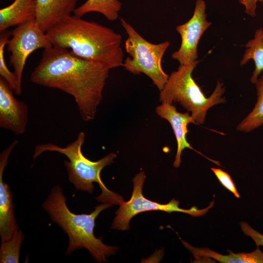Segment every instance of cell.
Listing matches in <instances>:
<instances>
[{"instance_id": "cell-1", "label": "cell", "mask_w": 263, "mask_h": 263, "mask_svg": "<svg viewBox=\"0 0 263 263\" xmlns=\"http://www.w3.org/2000/svg\"><path fill=\"white\" fill-rule=\"evenodd\" d=\"M109 71L102 64L80 57L68 49L52 46L44 49L30 79L36 84L72 95L82 119L88 121L95 116Z\"/></svg>"}, {"instance_id": "cell-2", "label": "cell", "mask_w": 263, "mask_h": 263, "mask_svg": "<svg viewBox=\"0 0 263 263\" xmlns=\"http://www.w3.org/2000/svg\"><path fill=\"white\" fill-rule=\"evenodd\" d=\"M46 34L54 47L71 49L75 55L110 70L123 66L122 36L97 22L70 16Z\"/></svg>"}, {"instance_id": "cell-3", "label": "cell", "mask_w": 263, "mask_h": 263, "mask_svg": "<svg viewBox=\"0 0 263 263\" xmlns=\"http://www.w3.org/2000/svg\"><path fill=\"white\" fill-rule=\"evenodd\" d=\"M67 198L58 186L53 188L43 204V207L49 214L51 220L61 227L68 235L69 244L67 255L84 248L98 262H106V257L114 254L118 248L102 243V238H97L94 233L95 220L103 210L111 207L112 204L105 203L97 205L90 214H75L71 212L66 205Z\"/></svg>"}, {"instance_id": "cell-4", "label": "cell", "mask_w": 263, "mask_h": 263, "mask_svg": "<svg viewBox=\"0 0 263 263\" xmlns=\"http://www.w3.org/2000/svg\"><path fill=\"white\" fill-rule=\"evenodd\" d=\"M85 134L79 132L76 139L65 147L53 143L39 144L35 147L33 158L46 151H56L65 155L69 161H64L67 170L68 179L76 190L92 193L94 183L98 184L102 190L101 195L96 198L102 203L120 205L124 201L123 197L109 190L101 180L100 173L102 169L113 162L116 154L111 152L97 161H92L82 153L81 148L84 143Z\"/></svg>"}, {"instance_id": "cell-5", "label": "cell", "mask_w": 263, "mask_h": 263, "mask_svg": "<svg viewBox=\"0 0 263 263\" xmlns=\"http://www.w3.org/2000/svg\"><path fill=\"white\" fill-rule=\"evenodd\" d=\"M198 60L181 65L172 72L160 91L159 100L161 103L172 104L178 102L194 119L196 124H203L208 110L212 106L224 103L223 97L225 88L223 83L217 81L211 94L206 97L192 77V72L199 63Z\"/></svg>"}, {"instance_id": "cell-6", "label": "cell", "mask_w": 263, "mask_h": 263, "mask_svg": "<svg viewBox=\"0 0 263 263\" xmlns=\"http://www.w3.org/2000/svg\"><path fill=\"white\" fill-rule=\"evenodd\" d=\"M120 21L128 36L125 48L130 56L124 61L122 66L132 74H145L160 91L169 76L163 69L162 60L170 42H150L123 18H120Z\"/></svg>"}, {"instance_id": "cell-7", "label": "cell", "mask_w": 263, "mask_h": 263, "mask_svg": "<svg viewBox=\"0 0 263 263\" xmlns=\"http://www.w3.org/2000/svg\"><path fill=\"white\" fill-rule=\"evenodd\" d=\"M146 175L141 171L137 174L132 180L133 189L131 199L128 202L123 201L116 211V216L112 225V228L119 230L129 229V223L132 218L142 212L160 210L169 213L180 212L186 213L193 216L205 215L214 205V200L209 206L203 209H198L196 207L186 209L179 207V201L172 199L169 203L162 204L153 202L145 198L142 193V189Z\"/></svg>"}, {"instance_id": "cell-8", "label": "cell", "mask_w": 263, "mask_h": 263, "mask_svg": "<svg viewBox=\"0 0 263 263\" xmlns=\"http://www.w3.org/2000/svg\"><path fill=\"white\" fill-rule=\"evenodd\" d=\"M6 45L11 52L10 63L14 68L17 87L15 93L21 92L22 74L27 58L34 51L51 47L52 44L46 33L42 31L36 22L30 21L17 26L12 33Z\"/></svg>"}, {"instance_id": "cell-9", "label": "cell", "mask_w": 263, "mask_h": 263, "mask_svg": "<svg viewBox=\"0 0 263 263\" xmlns=\"http://www.w3.org/2000/svg\"><path fill=\"white\" fill-rule=\"evenodd\" d=\"M206 10L205 1L197 0L190 19L176 28L181 36V43L179 49L172 53L171 57L178 61L180 65L197 60V47L200 39L211 25V22L207 20Z\"/></svg>"}, {"instance_id": "cell-10", "label": "cell", "mask_w": 263, "mask_h": 263, "mask_svg": "<svg viewBox=\"0 0 263 263\" xmlns=\"http://www.w3.org/2000/svg\"><path fill=\"white\" fill-rule=\"evenodd\" d=\"M13 89L0 77V126L17 135L23 134L28 120L26 104L17 99Z\"/></svg>"}, {"instance_id": "cell-11", "label": "cell", "mask_w": 263, "mask_h": 263, "mask_svg": "<svg viewBox=\"0 0 263 263\" xmlns=\"http://www.w3.org/2000/svg\"><path fill=\"white\" fill-rule=\"evenodd\" d=\"M155 112L159 116L166 119L169 123L175 136L177 149L173 163V166L175 168L179 167L181 162V157L182 151L187 148L196 151L208 160L221 166L219 162L209 159L195 150L187 141V134L189 132L188 129V125L190 123L196 124L194 119L188 112L179 113L177 111L176 107L172 104L166 103H162L161 105H158L155 109Z\"/></svg>"}, {"instance_id": "cell-12", "label": "cell", "mask_w": 263, "mask_h": 263, "mask_svg": "<svg viewBox=\"0 0 263 263\" xmlns=\"http://www.w3.org/2000/svg\"><path fill=\"white\" fill-rule=\"evenodd\" d=\"M18 143L14 140L0 155V235L1 241L8 240L18 230L14 215L13 195L9 186L3 181V173L10 154Z\"/></svg>"}, {"instance_id": "cell-13", "label": "cell", "mask_w": 263, "mask_h": 263, "mask_svg": "<svg viewBox=\"0 0 263 263\" xmlns=\"http://www.w3.org/2000/svg\"><path fill=\"white\" fill-rule=\"evenodd\" d=\"M78 0H36V22L46 33L71 16Z\"/></svg>"}, {"instance_id": "cell-14", "label": "cell", "mask_w": 263, "mask_h": 263, "mask_svg": "<svg viewBox=\"0 0 263 263\" xmlns=\"http://www.w3.org/2000/svg\"><path fill=\"white\" fill-rule=\"evenodd\" d=\"M36 0H15L10 5L0 10V31L36 20Z\"/></svg>"}, {"instance_id": "cell-15", "label": "cell", "mask_w": 263, "mask_h": 263, "mask_svg": "<svg viewBox=\"0 0 263 263\" xmlns=\"http://www.w3.org/2000/svg\"><path fill=\"white\" fill-rule=\"evenodd\" d=\"M184 245L197 260L202 258H210L222 263H263V252L259 247L250 253H233L227 250L228 255H222L207 247H194L181 240Z\"/></svg>"}, {"instance_id": "cell-16", "label": "cell", "mask_w": 263, "mask_h": 263, "mask_svg": "<svg viewBox=\"0 0 263 263\" xmlns=\"http://www.w3.org/2000/svg\"><path fill=\"white\" fill-rule=\"evenodd\" d=\"M246 48L241 60V66L246 64L252 59L255 63V69L250 78V81L255 84L260 74L263 72V28L256 30L254 38L244 45Z\"/></svg>"}, {"instance_id": "cell-17", "label": "cell", "mask_w": 263, "mask_h": 263, "mask_svg": "<svg viewBox=\"0 0 263 263\" xmlns=\"http://www.w3.org/2000/svg\"><path fill=\"white\" fill-rule=\"evenodd\" d=\"M122 7L119 0H87L76 8L74 15L81 17L90 12H97L103 15L111 21L116 20Z\"/></svg>"}, {"instance_id": "cell-18", "label": "cell", "mask_w": 263, "mask_h": 263, "mask_svg": "<svg viewBox=\"0 0 263 263\" xmlns=\"http://www.w3.org/2000/svg\"><path fill=\"white\" fill-rule=\"evenodd\" d=\"M257 102L251 112L239 124L237 130L245 132H250L263 124V74L255 84Z\"/></svg>"}, {"instance_id": "cell-19", "label": "cell", "mask_w": 263, "mask_h": 263, "mask_svg": "<svg viewBox=\"0 0 263 263\" xmlns=\"http://www.w3.org/2000/svg\"><path fill=\"white\" fill-rule=\"evenodd\" d=\"M24 237L22 231L18 229L11 239L1 241L0 248V263L19 262L20 247Z\"/></svg>"}, {"instance_id": "cell-20", "label": "cell", "mask_w": 263, "mask_h": 263, "mask_svg": "<svg viewBox=\"0 0 263 263\" xmlns=\"http://www.w3.org/2000/svg\"><path fill=\"white\" fill-rule=\"evenodd\" d=\"M11 33L6 32L0 35V75L12 87L14 91L17 89V80L14 73L11 72L8 68L4 56V49Z\"/></svg>"}, {"instance_id": "cell-21", "label": "cell", "mask_w": 263, "mask_h": 263, "mask_svg": "<svg viewBox=\"0 0 263 263\" xmlns=\"http://www.w3.org/2000/svg\"><path fill=\"white\" fill-rule=\"evenodd\" d=\"M211 169L223 186L232 192L237 198L240 197L234 183L228 173L219 168H211Z\"/></svg>"}, {"instance_id": "cell-22", "label": "cell", "mask_w": 263, "mask_h": 263, "mask_svg": "<svg viewBox=\"0 0 263 263\" xmlns=\"http://www.w3.org/2000/svg\"><path fill=\"white\" fill-rule=\"evenodd\" d=\"M240 226L244 234L251 237L255 242L257 247L263 246V235L253 229L246 222L240 223Z\"/></svg>"}, {"instance_id": "cell-23", "label": "cell", "mask_w": 263, "mask_h": 263, "mask_svg": "<svg viewBox=\"0 0 263 263\" xmlns=\"http://www.w3.org/2000/svg\"><path fill=\"white\" fill-rule=\"evenodd\" d=\"M239 2L242 4L245 9V13L252 17L256 16V11L257 3H263V0H238Z\"/></svg>"}]
</instances>
